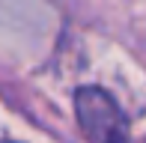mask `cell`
<instances>
[{"instance_id": "obj_1", "label": "cell", "mask_w": 146, "mask_h": 143, "mask_svg": "<svg viewBox=\"0 0 146 143\" xmlns=\"http://www.w3.org/2000/svg\"><path fill=\"white\" fill-rule=\"evenodd\" d=\"M75 110L90 143H131L125 116L116 101L98 87H84L75 95Z\"/></svg>"}]
</instances>
